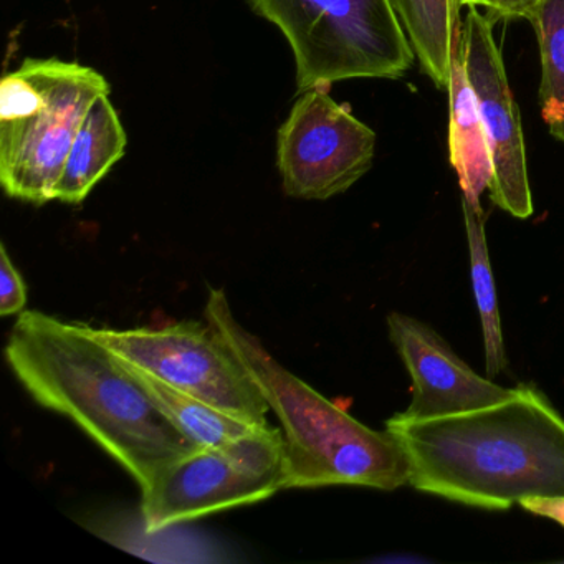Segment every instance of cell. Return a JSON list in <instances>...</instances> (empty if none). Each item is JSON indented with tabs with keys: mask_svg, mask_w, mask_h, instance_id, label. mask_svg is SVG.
I'll list each match as a JSON object with an SVG mask.
<instances>
[{
	"mask_svg": "<svg viewBox=\"0 0 564 564\" xmlns=\"http://www.w3.org/2000/svg\"><path fill=\"white\" fill-rule=\"evenodd\" d=\"M409 462L408 485L484 510L564 495V417L534 384L458 414L386 421Z\"/></svg>",
	"mask_w": 564,
	"mask_h": 564,
	"instance_id": "cell-1",
	"label": "cell"
},
{
	"mask_svg": "<svg viewBox=\"0 0 564 564\" xmlns=\"http://www.w3.org/2000/svg\"><path fill=\"white\" fill-rule=\"evenodd\" d=\"M6 361L35 402L74 421L141 490L167 465L199 448L87 325L22 312L6 345Z\"/></svg>",
	"mask_w": 564,
	"mask_h": 564,
	"instance_id": "cell-2",
	"label": "cell"
},
{
	"mask_svg": "<svg viewBox=\"0 0 564 564\" xmlns=\"http://www.w3.org/2000/svg\"><path fill=\"white\" fill-rule=\"evenodd\" d=\"M204 315L282 422L286 442L283 488L348 485L391 491L408 485L409 462L399 442L388 431L361 424L276 361L237 322L223 289H209Z\"/></svg>",
	"mask_w": 564,
	"mask_h": 564,
	"instance_id": "cell-3",
	"label": "cell"
},
{
	"mask_svg": "<svg viewBox=\"0 0 564 564\" xmlns=\"http://www.w3.org/2000/svg\"><path fill=\"white\" fill-rule=\"evenodd\" d=\"M110 94L104 75L58 58H28L0 84V184L12 199L44 206L91 105Z\"/></svg>",
	"mask_w": 564,
	"mask_h": 564,
	"instance_id": "cell-4",
	"label": "cell"
},
{
	"mask_svg": "<svg viewBox=\"0 0 564 564\" xmlns=\"http://www.w3.org/2000/svg\"><path fill=\"white\" fill-rule=\"evenodd\" d=\"M292 48L299 94L356 78L404 77L415 54L392 0H249Z\"/></svg>",
	"mask_w": 564,
	"mask_h": 564,
	"instance_id": "cell-5",
	"label": "cell"
},
{
	"mask_svg": "<svg viewBox=\"0 0 564 564\" xmlns=\"http://www.w3.org/2000/svg\"><path fill=\"white\" fill-rule=\"evenodd\" d=\"M88 332L124 362L229 414L269 424L270 405L242 362L207 323H170L160 328Z\"/></svg>",
	"mask_w": 564,
	"mask_h": 564,
	"instance_id": "cell-6",
	"label": "cell"
},
{
	"mask_svg": "<svg viewBox=\"0 0 564 564\" xmlns=\"http://www.w3.org/2000/svg\"><path fill=\"white\" fill-rule=\"evenodd\" d=\"M375 131L329 88L303 91L276 137V167L286 196L326 200L346 193L372 167Z\"/></svg>",
	"mask_w": 564,
	"mask_h": 564,
	"instance_id": "cell-7",
	"label": "cell"
},
{
	"mask_svg": "<svg viewBox=\"0 0 564 564\" xmlns=\"http://www.w3.org/2000/svg\"><path fill=\"white\" fill-rule=\"evenodd\" d=\"M494 25L480 8H468L464 24L465 70L477 98L490 151L494 176L488 191L491 203L517 219H528L534 207L527 147L520 110L508 84Z\"/></svg>",
	"mask_w": 564,
	"mask_h": 564,
	"instance_id": "cell-8",
	"label": "cell"
},
{
	"mask_svg": "<svg viewBox=\"0 0 564 564\" xmlns=\"http://www.w3.org/2000/svg\"><path fill=\"white\" fill-rule=\"evenodd\" d=\"M282 490L276 481L252 477L219 448H197L167 465L141 490V517L148 533L184 521L259 503Z\"/></svg>",
	"mask_w": 564,
	"mask_h": 564,
	"instance_id": "cell-9",
	"label": "cell"
},
{
	"mask_svg": "<svg viewBox=\"0 0 564 564\" xmlns=\"http://www.w3.org/2000/svg\"><path fill=\"white\" fill-rule=\"evenodd\" d=\"M389 339L412 379L408 419H431L485 408L514 394V388L477 375L432 326L404 313L388 315Z\"/></svg>",
	"mask_w": 564,
	"mask_h": 564,
	"instance_id": "cell-10",
	"label": "cell"
},
{
	"mask_svg": "<svg viewBox=\"0 0 564 564\" xmlns=\"http://www.w3.org/2000/svg\"><path fill=\"white\" fill-rule=\"evenodd\" d=\"M108 95H101L91 105L72 144L54 191V200L58 203H84L127 153V131Z\"/></svg>",
	"mask_w": 564,
	"mask_h": 564,
	"instance_id": "cell-11",
	"label": "cell"
},
{
	"mask_svg": "<svg viewBox=\"0 0 564 564\" xmlns=\"http://www.w3.org/2000/svg\"><path fill=\"white\" fill-rule=\"evenodd\" d=\"M447 91L451 104L448 151L452 167L457 173L462 197L481 209L480 196L490 187L494 170L477 98L465 70L464 39L454 51Z\"/></svg>",
	"mask_w": 564,
	"mask_h": 564,
	"instance_id": "cell-12",
	"label": "cell"
},
{
	"mask_svg": "<svg viewBox=\"0 0 564 564\" xmlns=\"http://www.w3.org/2000/svg\"><path fill=\"white\" fill-rule=\"evenodd\" d=\"M421 70L448 90L452 58L464 39L460 0H392Z\"/></svg>",
	"mask_w": 564,
	"mask_h": 564,
	"instance_id": "cell-13",
	"label": "cell"
},
{
	"mask_svg": "<svg viewBox=\"0 0 564 564\" xmlns=\"http://www.w3.org/2000/svg\"><path fill=\"white\" fill-rule=\"evenodd\" d=\"M124 366L130 369L133 378L140 382L141 388L147 391L156 408L170 419L171 424L176 425L177 431L189 438L196 447L220 448L234 438L269 425L246 421L216 405H210L209 402L177 391L130 362H124Z\"/></svg>",
	"mask_w": 564,
	"mask_h": 564,
	"instance_id": "cell-14",
	"label": "cell"
},
{
	"mask_svg": "<svg viewBox=\"0 0 564 564\" xmlns=\"http://www.w3.org/2000/svg\"><path fill=\"white\" fill-rule=\"evenodd\" d=\"M462 210H464L468 257H470L471 286H474L475 303H477L481 335H484L485 371H487V378L494 379L507 368L508 359L490 253H488L487 234H485V214L484 209L471 206L464 197H462Z\"/></svg>",
	"mask_w": 564,
	"mask_h": 564,
	"instance_id": "cell-15",
	"label": "cell"
},
{
	"mask_svg": "<svg viewBox=\"0 0 564 564\" xmlns=\"http://www.w3.org/2000/svg\"><path fill=\"white\" fill-rule=\"evenodd\" d=\"M531 24L540 45L541 117L551 137L564 143V0H543Z\"/></svg>",
	"mask_w": 564,
	"mask_h": 564,
	"instance_id": "cell-16",
	"label": "cell"
},
{
	"mask_svg": "<svg viewBox=\"0 0 564 564\" xmlns=\"http://www.w3.org/2000/svg\"><path fill=\"white\" fill-rule=\"evenodd\" d=\"M234 465L263 480L276 481L283 488L285 480L286 442L283 431L263 425L242 437L234 438L219 448Z\"/></svg>",
	"mask_w": 564,
	"mask_h": 564,
	"instance_id": "cell-17",
	"label": "cell"
},
{
	"mask_svg": "<svg viewBox=\"0 0 564 564\" xmlns=\"http://www.w3.org/2000/svg\"><path fill=\"white\" fill-rule=\"evenodd\" d=\"M28 305V289L4 243L0 246V315H21Z\"/></svg>",
	"mask_w": 564,
	"mask_h": 564,
	"instance_id": "cell-18",
	"label": "cell"
},
{
	"mask_svg": "<svg viewBox=\"0 0 564 564\" xmlns=\"http://www.w3.org/2000/svg\"><path fill=\"white\" fill-rule=\"evenodd\" d=\"M543 0H485V14L494 22L518 21L524 19L530 21L536 14Z\"/></svg>",
	"mask_w": 564,
	"mask_h": 564,
	"instance_id": "cell-19",
	"label": "cell"
},
{
	"mask_svg": "<svg viewBox=\"0 0 564 564\" xmlns=\"http://www.w3.org/2000/svg\"><path fill=\"white\" fill-rule=\"evenodd\" d=\"M518 505L528 513L556 521L557 524L564 528V495L527 497L520 500Z\"/></svg>",
	"mask_w": 564,
	"mask_h": 564,
	"instance_id": "cell-20",
	"label": "cell"
},
{
	"mask_svg": "<svg viewBox=\"0 0 564 564\" xmlns=\"http://www.w3.org/2000/svg\"><path fill=\"white\" fill-rule=\"evenodd\" d=\"M464 8H484L485 0H460Z\"/></svg>",
	"mask_w": 564,
	"mask_h": 564,
	"instance_id": "cell-21",
	"label": "cell"
}]
</instances>
